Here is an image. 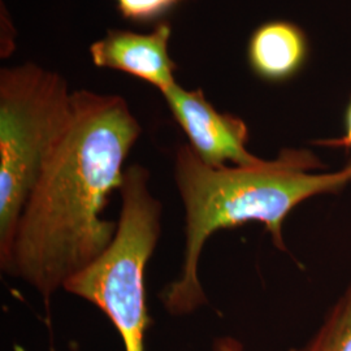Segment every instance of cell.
Returning a JSON list of instances; mask_svg holds the SVG:
<instances>
[{
    "mask_svg": "<svg viewBox=\"0 0 351 351\" xmlns=\"http://www.w3.org/2000/svg\"><path fill=\"white\" fill-rule=\"evenodd\" d=\"M247 63L252 73L268 84H284L300 75L310 58L303 29L287 20H272L251 34Z\"/></svg>",
    "mask_w": 351,
    "mask_h": 351,
    "instance_id": "obj_7",
    "label": "cell"
},
{
    "mask_svg": "<svg viewBox=\"0 0 351 351\" xmlns=\"http://www.w3.org/2000/svg\"><path fill=\"white\" fill-rule=\"evenodd\" d=\"M346 167H348V168H349V171H350V173H351V156H350V159H349V162H348V164H346Z\"/></svg>",
    "mask_w": 351,
    "mask_h": 351,
    "instance_id": "obj_12",
    "label": "cell"
},
{
    "mask_svg": "<svg viewBox=\"0 0 351 351\" xmlns=\"http://www.w3.org/2000/svg\"><path fill=\"white\" fill-rule=\"evenodd\" d=\"M73 91L56 72L36 63L0 72V250L11 239L38 177L63 138Z\"/></svg>",
    "mask_w": 351,
    "mask_h": 351,
    "instance_id": "obj_4",
    "label": "cell"
},
{
    "mask_svg": "<svg viewBox=\"0 0 351 351\" xmlns=\"http://www.w3.org/2000/svg\"><path fill=\"white\" fill-rule=\"evenodd\" d=\"M323 147L330 149H343L349 151L351 156V97L345 111V132L339 138L322 139L316 142Z\"/></svg>",
    "mask_w": 351,
    "mask_h": 351,
    "instance_id": "obj_10",
    "label": "cell"
},
{
    "mask_svg": "<svg viewBox=\"0 0 351 351\" xmlns=\"http://www.w3.org/2000/svg\"><path fill=\"white\" fill-rule=\"evenodd\" d=\"M213 351H243V345L230 336L217 337L213 341Z\"/></svg>",
    "mask_w": 351,
    "mask_h": 351,
    "instance_id": "obj_11",
    "label": "cell"
},
{
    "mask_svg": "<svg viewBox=\"0 0 351 351\" xmlns=\"http://www.w3.org/2000/svg\"><path fill=\"white\" fill-rule=\"evenodd\" d=\"M173 176L185 213V245L178 276L160 291L159 300L176 317L194 314L208 303L198 265L215 233L261 223L285 252L282 228L290 213L303 202L336 194L351 184L346 165L328 172L314 151L297 147L249 165L211 167L182 145L176 151Z\"/></svg>",
    "mask_w": 351,
    "mask_h": 351,
    "instance_id": "obj_2",
    "label": "cell"
},
{
    "mask_svg": "<svg viewBox=\"0 0 351 351\" xmlns=\"http://www.w3.org/2000/svg\"><path fill=\"white\" fill-rule=\"evenodd\" d=\"M289 351H351V282L308 342Z\"/></svg>",
    "mask_w": 351,
    "mask_h": 351,
    "instance_id": "obj_8",
    "label": "cell"
},
{
    "mask_svg": "<svg viewBox=\"0 0 351 351\" xmlns=\"http://www.w3.org/2000/svg\"><path fill=\"white\" fill-rule=\"evenodd\" d=\"M189 146L203 163L211 167L249 165L262 158L247 149L250 132L236 114L217 111L201 88L188 90L180 84L162 93Z\"/></svg>",
    "mask_w": 351,
    "mask_h": 351,
    "instance_id": "obj_5",
    "label": "cell"
},
{
    "mask_svg": "<svg viewBox=\"0 0 351 351\" xmlns=\"http://www.w3.org/2000/svg\"><path fill=\"white\" fill-rule=\"evenodd\" d=\"M141 134L123 97L73 91L69 126L0 250L5 275L24 281L49 303L110 247L117 221L103 213L123 185L126 158Z\"/></svg>",
    "mask_w": 351,
    "mask_h": 351,
    "instance_id": "obj_1",
    "label": "cell"
},
{
    "mask_svg": "<svg viewBox=\"0 0 351 351\" xmlns=\"http://www.w3.org/2000/svg\"><path fill=\"white\" fill-rule=\"evenodd\" d=\"M121 14L134 24H158L163 21L164 17L178 7L180 4L189 0H111Z\"/></svg>",
    "mask_w": 351,
    "mask_h": 351,
    "instance_id": "obj_9",
    "label": "cell"
},
{
    "mask_svg": "<svg viewBox=\"0 0 351 351\" xmlns=\"http://www.w3.org/2000/svg\"><path fill=\"white\" fill-rule=\"evenodd\" d=\"M121 208L110 247L69 278L64 291L98 307L125 351H145L151 319L146 304V265L162 236L163 204L150 189V172L141 164L125 168Z\"/></svg>",
    "mask_w": 351,
    "mask_h": 351,
    "instance_id": "obj_3",
    "label": "cell"
},
{
    "mask_svg": "<svg viewBox=\"0 0 351 351\" xmlns=\"http://www.w3.org/2000/svg\"><path fill=\"white\" fill-rule=\"evenodd\" d=\"M171 37L172 26L164 20L150 33L110 29L90 46L88 55L95 66L133 75L162 94L178 84V66L169 55Z\"/></svg>",
    "mask_w": 351,
    "mask_h": 351,
    "instance_id": "obj_6",
    "label": "cell"
}]
</instances>
